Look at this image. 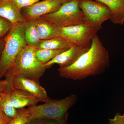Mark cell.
Returning <instances> with one entry per match:
<instances>
[{
  "label": "cell",
  "instance_id": "6da1fadb",
  "mask_svg": "<svg viewBox=\"0 0 124 124\" xmlns=\"http://www.w3.org/2000/svg\"><path fill=\"white\" fill-rule=\"evenodd\" d=\"M109 65V53L97 34L88 51L71 66L59 68L58 71L60 77L76 81L101 75Z\"/></svg>",
  "mask_w": 124,
  "mask_h": 124
},
{
  "label": "cell",
  "instance_id": "7a4b0ae2",
  "mask_svg": "<svg viewBox=\"0 0 124 124\" xmlns=\"http://www.w3.org/2000/svg\"><path fill=\"white\" fill-rule=\"evenodd\" d=\"M26 22L14 24L5 37L4 46L0 58V79L6 76L18 54L27 45L24 36Z\"/></svg>",
  "mask_w": 124,
  "mask_h": 124
},
{
  "label": "cell",
  "instance_id": "3957f363",
  "mask_svg": "<svg viewBox=\"0 0 124 124\" xmlns=\"http://www.w3.org/2000/svg\"><path fill=\"white\" fill-rule=\"evenodd\" d=\"M77 97L71 94L60 100L50 99L41 105L27 108L30 120H54L66 121L68 111L76 102Z\"/></svg>",
  "mask_w": 124,
  "mask_h": 124
},
{
  "label": "cell",
  "instance_id": "277c9868",
  "mask_svg": "<svg viewBox=\"0 0 124 124\" xmlns=\"http://www.w3.org/2000/svg\"><path fill=\"white\" fill-rule=\"evenodd\" d=\"M36 49V47L27 45L18 54L5 77L19 75L39 80L48 69L37 59Z\"/></svg>",
  "mask_w": 124,
  "mask_h": 124
},
{
  "label": "cell",
  "instance_id": "5b68a950",
  "mask_svg": "<svg viewBox=\"0 0 124 124\" xmlns=\"http://www.w3.org/2000/svg\"><path fill=\"white\" fill-rule=\"evenodd\" d=\"M79 1V0H71L64 3L57 11L41 17L50 24L61 28L85 23Z\"/></svg>",
  "mask_w": 124,
  "mask_h": 124
},
{
  "label": "cell",
  "instance_id": "8992f818",
  "mask_svg": "<svg viewBox=\"0 0 124 124\" xmlns=\"http://www.w3.org/2000/svg\"><path fill=\"white\" fill-rule=\"evenodd\" d=\"M79 5L84 16L85 23L99 29L112 17V12L103 3L93 0H79Z\"/></svg>",
  "mask_w": 124,
  "mask_h": 124
},
{
  "label": "cell",
  "instance_id": "52a82bcc",
  "mask_svg": "<svg viewBox=\"0 0 124 124\" xmlns=\"http://www.w3.org/2000/svg\"><path fill=\"white\" fill-rule=\"evenodd\" d=\"M62 37L79 46H91L100 29L86 23L62 28Z\"/></svg>",
  "mask_w": 124,
  "mask_h": 124
},
{
  "label": "cell",
  "instance_id": "ba28073f",
  "mask_svg": "<svg viewBox=\"0 0 124 124\" xmlns=\"http://www.w3.org/2000/svg\"><path fill=\"white\" fill-rule=\"evenodd\" d=\"M6 78L10 81L13 88L27 91L44 102L51 99L47 95L44 88L40 85L38 80L19 75H15L12 77Z\"/></svg>",
  "mask_w": 124,
  "mask_h": 124
},
{
  "label": "cell",
  "instance_id": "9c48e42d",
  "mask_svg": "<svg viewBox=\"0 0 124 124\" xmlns=\"http://www.w3.org/2000/svg\"><path fill=\"white\" fill-rule=\"evenodd\" d=\"M71 0H43L23 8V16L27 20L53 13L58 10L65 2Z\"/></svg>",
  "mask_w": 124,
  "mask_h": 124
},
{
  "label": "cell",
  "instance_id": "30bf717a",
  "mask_svg": "<svg viewBox=\"0 0 124 124\" xmlns=\"http://www.w3.org/2000/svg\"><path fill=\"white\" fill-rule=\"evenodd\" d=\"M91 46H79L74 45L68 49L58 54L45 64L47 69L54 64H58L59 68L66 67L75 62L83 54L88 51Z\"/></svg>",
  "mask_w": 124,
  "mask_h": 124
},
{
  "label": "cell",
  "instance_id": "8fae6325",
  "mask_svg": "<svg viewBox=\"0 0 124 124\" xmlns=\"http://www.w3.org/2000/svg\"><path fill=\"white\" fill-rule=\"evenodd\" d=\"M7 95L9 102L16 109L34 106L41 102L35 95L27 91L12 87L8 89Z\"/></svg>",
  "mask_w": 124,
  "mask_h": 124
},
{
  "label": "cell",
  "instance_id": "7c38bea8",
  "mask_svg": "<svg viewBox=\"0 0 124 124\" xmlns=\"http://www.w3.org/2000/svg\"><path fill=\"white\" fill-rule=\"evenodd\" d=\"M0 16L13 25L26 21L21 14L20 9L13 1H0Z\"/></svg>",
  "mask_w": 124,
  "mask_h": 124
},
{
  "label": "cell",
  "instance_id": "4fadbf2b",
  "mask_svg": "<svg viewBox=\"0 0 124 124\" xmlns=\"http://www.w3.org/2000/svg\"><path fill=\"white\" fill-rule=\"evenodd\" d=\"M35 19L37 31L41 40L62 37L61 28L50 24L41 17Z\"/></svg>",
  "mask_w": 124,
  "mask_h": 124
},
{
  "label": "cell",
  "instance_id": "5bb4252c",
  "mask_svg": "<svg viewBox=\"0 0 124 124\" xmlns=\"http://www.w3.org/2000/svg\"><path fill=\"white\" fill-rule=\"evenodd\" d=\"M106 5L112 12L111 19L114 24L124 23V0H95Z\"/></svg>",
  "mask_w": 124,
  "mask_h": 124
},
{
  "label": "cell",
  "instance_id": "9a60e30c",
  "mask_svg": "<svg viewBox=\"0 0 124 124\" xmlns=\"http://www.w3.org/2000/svg\"><path fill=\"white\" fill-rule=\"evenodd\" d=\"M74 45L62 37H57L41 40L36 48L37 49L66 50Z\"/></svg>",
  "mask_w": 124,
  "mask_h": 124
},
{
  "label": "cell",
  "instance_id": "2e32d148",
  "mask_svg": "<svg viewBox=\"0 0 124 124\" xmlns=\"http://www.w3.org/2000/svg\"><path fill=\"white\" fill-rule=\"evenodd\" d=\"M24 36L27 45L36 48L41 41L38 34L35 19L26 21Z\"/></svg>",
  "mask_w": 124,
  "mask_h": 124
},
{
  "label": "cell",
  "instance_id": "e0dca14e",
  "mask_svg": "<svg viewBox=\"0 0 124 124\" xmlns=\"http://www.w3.org/2000/svg\"><path fill=\"white\" fill-rule=\"evenodd\" d=\"M7 93L8 90L7 89L1 94V100L0 102V109L8 117L13 119L17 116L18 110L9 102Z\"/></svg>",
  "mask_w": 124,
  "mask_h": 124
},
{
  "label": "cell",
  "instance_id": "ac0fdd59",
  "mask_svg": "<svg viewBox=\"0 0 124 124\" xmlns=\"http://www.w3.org/2000/svg\"><path fill=\"white\" fill-rule=\"evenodd\" d=\"M65 51L66 50L37 49L36 55L38 60L43 64H45L58 54Z\"/></svg>",
  "mask_w": 124,
  "mask_h": 124
},
{
  "label": "cell",
  "instance_id": "d6986e66",
  "mask_svg": "<svg viewBox=\"0 0 124 124\" xmlns=\"http://www.w3.org/2000/svg\"><path fill=\"white\" fill-rule=\"evenodd\" d=\"M30 115L27 108H19L17 116L9 124H26L30 120Z\"/></svg>",
  "mask_w": 124,
  "mask_h": 124
},
{
  "label": "cell",
  "instance_id": "ffe728a7",
  "mask_svg": "<svg viewBox=\"0 0 124 124\" xmlns=\"http://www.w3.org/2000/svg\"><path fill=\"white\" fill-rule=\"evenodd\" d=\"M13 26L8 20L0 16V39L5 38Z\"/></svg>",
  "mask_w": 124,
  "mask_h": 124
},
{
  "label": "cell",
  "instance_id": "44dd1931",
  "mask_svg": "<svg viewBox=\"0 0 124 124\" xmlns=\"http://www.w3.org/2000/svg\"><path fill=\"white\" fill-rule=\"evenodd\" d=\"M40 0H13L19 9L28 7L38 2Z\"/></svg>",
  "mask_w": 124,
  "mask_h": 124
},
{
  "label": "cell",
  "instance_id": "7402d4cb",
  "mask_svg": "<svg viewBox=\"0 0 124 124\" xmlns=\"http://www.w3.org/2000/svg\"><path fill=\"white\" fill-rule=\"evenodd\" d=\"M108 124H124V113H116L113 118H109Z\"/></svg>",
  "mask_w": 124,
  "mask_h": 124
},
{
  "label": "cell",
  "instance_id": "603a6c76",
  "mask_svg": "<svg viewBox=\"0 0 124 124\" xmlns=\"http://www.w3.org/2000/svg\"><path fill=\"white\" fill-rule=\"evenodd\" d=\"M12 119L6 115L0 109V124H9Z\"/></svg>",
  "mask_w": 124,
  "mask_h": 124
},
{
  "label": "cell",
  "instance_id": "cb8c5ba5",
  "mask_svg": "<svg viewBox=\"0 0 124 124\" xmlns=\"http://www.w3.org/2000/svg\"><path fill=\"white\" fill-rule=\"evenodd\" d=\"M8 84L9 81L7 79L0 80V97L2 93L7 89Z\"/></svg>",
  "mask_w": 124,
  "mask_h": 124
},
{
  "label": "cell",
  "instance_id": "d4e9b609",
  "mask_svg": "<svg viewBox=\"0 0 124 124\" xmlns=\"http://www.w3.org/2000/svg\"><path fill=\"white\" fill-rule=\"evenodd\" d=\"M48 120L44 119H33L30 120L26 124H44Z\"/></svg>",
  "mask_w": 124,
  "mask_h": 124
},
{
  "label": "cell",
  "instance_id": "484cf974",
  "mask_svg": "<svg viewBox=\"0 0 124 124\" xmlns=\"http://www.w3.org/2000/svg\"><path fill=\"white\" fill-rule=\"evenodd\" d=\"M66 121H60L55 120H48L44 124H64Z\"/></svg>",
  "mask_w": 124,
  "mask_h": 124
},
{
  "label": "cell",
  "instance_id": "4316f807",
  "mask_svg": "<svg viewBox=\"0 0 124 124\" xmlns=\"http://www.w3.org/2000/svg\"><path fill=\"white\" fill-rule=\"evenodd\" d=\"M5 38L0 39V58L1 56L2 51L4 49L5 45Z\"/></svg>",
  "mask_w": 124,
  "mask_h": 124
},
{
  "label": "cell",
  "instance_id": "83f0119b",
  "mask_svg": "<svg viewBox=\"0 0 124 124\" xmlns=\"http://www.w3.org/2000/svg\"><path fill=\"white\" fill-rule=\"evenodd\" d=\"M13 0H0V1H11Z\"/></svg>",
  "mask_w": 124,
  "mask_h": 124
},
{
  "label": "cell",
  "instance_id": "f1b7e54d",
  "mask_svg": "<svg viewBox=\"0 0 124 124\" xmlns=\"http://www.w3.org/2000/svg\"><path fill=\"white\" fill-rule=\"evenodd\" d=\"M1 100V97H0V102Z\"/></svg>",
  "mask_w": 124,
  "mask_h": 124
},
{
  "label": "cell",
  "instance_id": "f546056e",
  "mask_svg": "<svg viewBox=\"0 0 124 124\" xmlns=\"http://www.w3.org/2000/svg\"><path fill=\"white\" fill-rule=\"evenodd\" d=\"M64 124H67L66 123V122H65V123H64Z\"/></svg>",
  "mask_w": 124,
  "mask_h": 124
}]
</instances>
